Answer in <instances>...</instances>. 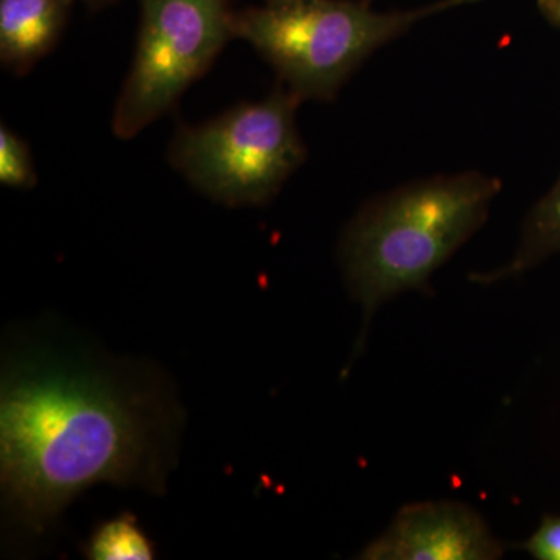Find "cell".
Listing matches in <instances>:
<instances>
[{
  "instance_id": "6da1fadb",
  "label": "cell",
  "mask_w": 560,
  "mask_h": 560,
  "mask_svg": "<svg viewBox=\"0 0 560 560\" xmlns=\"http://www.w3.org/2000/svg\"><path fill=\"white\" fill-rule=\"evenodd\" d=\"M180 410L156 372L54 349L3 357L0 482L7 515L40 536L95 485L164 493Z\"/></svg>"
},
{
  "instance_id": "7a4b0ae2",
  "label": "cell",
  "mask_w": 560,
  "mask_h": 560,
  "mask_svg": "<svg viewBox=\"0 0 560 560\" xmlns=\"http://www.w3.org/2000/svg\"><path fill=\"white\" fill-rule=\"evenodd\" d=\"M501 180L480 171L415 179L372 198L342 232L346 285L364 320L429 280L481 230Z\"/></svg>"
},
{
  "instance_id": "3957f363",
  "label": "cell",
  "mask_w": 560,
  "mask_h": 560,
  "mask_svg": "<svg viewBox=\"0 0 560 560\" xmlns=\"http://www.w3.org/2000/svg\"><path fill=\"white\" fill-rule=\"evenodd\" d=\"M481 0H434L410 10L377 11L368 0H265L232 14L246 40L301 102H331L372 55L420 22Z\"/></svg>"
},
{
  "instance_id": "277c9868",
  "label": "cell",
  "mask_w": 560,
  "mask_h": 560,
  "mask_svg": "<svg viewBox=\"0 0 560 560\" xmlns=\"http://www.w3.org/2000/svg\"><path fill=\"white\" fill-rule=\"evenodd\" d=\"M300 98L283 84L200 125L179 128L171 164L210 200L230 208L270 202L307 160Z\"/></svg>"
},
{
  "instance_id": "5b68a950",
  "label": "cell",
  "mask_w": 560,
  "mask_h": 560,
  "mask_svg": "<svg viewBox=\"0 0 560 560\" xmlns=\"http://www.w3.org/2000/svg\"><path fill=\"white\" fill-rule=\"evenodd\" d=\"M135 58L113 114L132 139L168 113L234 39L231 0H139Z\"/></svg>"
},
{
  "instance_id": "8992f818",
  "label": "cell",
  "mask_w": 560,
  "mask_h": 560,
  "mask_svg": "<svg viewBox=\"0 0 560 560\" xmlns=\"http://www.w3.org/2000/svg\"><path fill=\"white\" fill-rule=\"evenodd\" d=\"M503 547L485 521L466 504L453 501L401 508L389 528L372 540L366 560H493Z\"/></svg>"
},
{
  "instance_id": "52a82bcc",
  "label": "cell",
  "mask_w": 560,
  "mask_h": 560,
  "mask_svg": "<svg viewBox=\"0 0 560 560\" xmlns=\"http://www.w3.org/2000/svg\"><path fill=\"white\" fill-rule=\"evenodd\" d=\"M73 0H0V61L24 75L60 40Z\"/></svg>"
},
{
  "instance_id": "ba28073f",
  "label": "cell",
  "mask_w": 560,
  "mask_h": 560,
  "mask_svg": "<svg viewBox=\"0 0 560 560\" xmlns=\"http://www.w3.org/2000/svg\"><path fill=\"white\" fill-rule=\"evenodd\" d=\"M552 257H560V173L523 221L518 245L511 260L497 270L471 275L470 279L481 285H492L526 275Z\"/></svg>"
},
{
  "instance_id": "9c48e42d",
  "label": "cell",
  "mask_w": 560,
  "mask_h": 560,
  "mask_svg": "<svg viewBox=\"0 0 560 560\" xmlns=\"http://www.w3.org/2000/svg\"><path fill=\"white\" fill-rule=\"evenodd\" d=\"M154 555L153 541L132 514L101 523L84 545V556L94 560H150Z\"/></svg>"
},
{
  "instance_id": "30bf717a",
  "label": "cell",
  "mask_w": 560,
  "mask_h": 560,
  "mask_svg": "<svg viewBox=\"0 0 560 560\" xmlns=\"http://www.w3.org/2000/svg\"><path fill=\"white\" fill-rule=\"evenodd\" d=\"M35 162L24 139L9 127L0 128V183L13 189H32L36 186Z\"/></svg>"
},
{
  "instance_id": "8fae6325",
  "label": "cell",
  "mask_w": 560,
  "mask_h": 560,
  "mask_svg": "<svg viewBox=\"0 0 560 560\" xmlns=\"http://www.w3.org/2000/svg\"><path fill=\"white\" fill-rule=\"evenodd\" d=\"M518 548L537 560H560L559 515H545L536 533Z\"/></svg>"
},
{
  "instance_id": "7c38bea8",
  "label": "cell",
  "mask_w": 560,
  "mask_h": 560,
  "mask_svg": "<svg viewBox=\"0 0 560 560\" xmlns=\"http://www.w3.org/2000/svg\"><path fill=\"white\" fill-rule=\"evenodd\" d=\"M541 16L560 31V0H537Z\"/></svg>"
},
{
  "instance_id": "4fadbf2b",
  "label": "cell",
  "mask_w": 560,
  "mask_h": 560,
  "mask_svg": "<svg viewBox=\"0 0 560 560\" xmlns=\"http://www.w3.org/2000/svg\"><path fill=\"white\" fill-rule=\"evenodd\" d=\"M91 9H102V7L109 5L114 0H84Z\"/></svg>"
},
{
  "instance_id": "5bb4252c",
  "label": "cell",
  "mask_w": 560,
  "mask_h": 560,
  "mask_svg": "<svg viewBox=\"0 0 560 560\" xmlns=\"http://www.w3.org/2000/svg\"><path fill=\"white\" fill-rule=\"evenodd\" d=\"M368 2H372V0H368Z\"/></svg>"
}]
</instances>
